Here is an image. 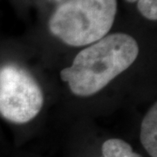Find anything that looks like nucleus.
Segmentation results:
<instances>
[{"mask_svg": "<svg viewBox=\"0 0 157 157\" xmlns=\"http://www.w3.org/2000/svg\"><path fill=\"white\" fill-rule=\"evenodd\" d=\"M140 142L151 157H157V106L155 103L142 120Z\"/></svg>", "mask_w": 157, "mask_h": 157, "instance_id": "20e7f679", "label": "nucleus"}, {"mask_svg": "<svg viewBox=\"0 0 157 157\" xmlns=\"http://www.w3.org/2000/svg\"><path fill=\"white\" fill-rule=\"evenodd\" d=\"M102 157H142L133 151L128 142L121 139H110L102 145Z\"/></svg>", "mask_w": 157, "mask_h": 157, "instance_id": "39448f33", "label": "nucleus"}, {"mask_svg": "<svg viewBox=\"0 0 157 157\" xmlns=\"http://www.w3.org/2000/svg\"><path fill=\"white\" fill-rule=\"evenodd\" d=\"M138 54L139 46L133 37L110 34L80 51L72 66L60 72V78L74 94L93 95L127 70Z\"/></svg>", "mask_w": 157, "mask_h": 157, "instance_id": "f257e3e1", "label": "nucleus"}, {"mask_svg": "<svg viewBox=\"0 0 157 157\" xmlns=\"http://www.w3.org/2000/svg\"><path fill=\"white\" fill-rule=\"evenodd\" d=\"M117 12V0H68L49 20L50 32L67 45L83 46L107 36Z\"/></svg>", "mask_w": 157, "mask_h": 157, "instance_id": "f03ea898", "label": "nucleus"}, {"mask_svg": "<svg viewBox=\"0 0 157 157\" xmlns=\"http://www.w3.org/2000/svg\"><path fill=\"white\" fill-rule=\"evenodd\" d=\"M129 3L137 2V7L140 14L147 19H157V0H126Z\"/></svg>", "mask_w": 157, "mask_h": 157, "instance_id": "423d86ee", "label": "nucleus"}, {"mask_svg": "<svg viewBox=\"0 0 157 157\" xmlns=\"http://www.w3.org/2000/svg\"><path fill=\"white\" fill-rule=\"evenodd\" d=\"M43 93L33 76L16 65L0 68V114L14 123H25L43 107Z\"/></svg>", "mask_w": 157, "mask_h": 157, "instance_id": "7ed1b4c3", "label": "nucleus"}]
</instances>
